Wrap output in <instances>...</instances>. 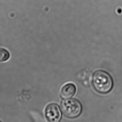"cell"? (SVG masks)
Instances as JSON below:
<instances>
[{"mask_svg": "<svg viewBox=\"0 0 122 122\" xmlns=\"http://www.w3.org/2000/svg\"><path fill=\"white\" fill-rule=\"evenodd\" d=\"M92 84L96 91L102 94L110 92L113 85L111 75L103 70H98L94 73L92 76Z\"/></svg>", "mask_w": 122, "mask_h": 122, "instance_id": "1", "label": "cell"}, {"mask_svg": "<svg viewBox=\"0 0 122 122\" xmlns=\"http://www.w3.org/2000/svg\"><path fill=\"white\" fill-rule=\"evenodd\" d=\"M61 109L65 116L70 118H75L81 115L82 111V105L77 99H68L63 101Z\"/></svg>", "mask_w": 122, "mask_h": 122, "instance_id": "2", "label": "cell"}, {"mask_svg": "<svg viewBox=\"0 0 122 122\" xmlns=\"http://www.w3.org/2000/svg\"><path fill=\"white\" fill-rule=\"evenodd\" d=\"M45 116L49 122H59L62 118V112L59 106L56 103H51L45 109Z\"/></svg>", "mask_w": 122, "mask_h": 122, "instance_id": "3", "label": "cell"}, {"mask_svg": "<svg viewBox=\"0 0 122 122\" xmlns=\"http://www.w3.org/2000/svg\"><path fill=\"white\" fill-rule=\"evenodd\" d=\"M76 86L73 83H68L63 86L61 91V96L63 99L71 98L76 92Z\"/></svg>", "mask_w": 122, "mask_h": 122, "instance_id": "4", "label": "cell"}, {"mask_svg": "<svg viewBox=\"0 0 122 122\" xmlns=\"http://www.w3.org/2000/svg\"><path fill=\"white\" fill-rule=\"evenodd\" d=\"M9 57V53L6 50L0 48V62L7 61Z\"/></svg>", "mask_w": 122, "mask_h": 122, "instance_id": "5", "label": "cell"}, {"mask_svg": "<svg viewBox=\"0 0 122 122\" xmlns=\"http://www.w3.org/2000/svg\"><path fill=\"white\" fill-rule=\"evenodd\" d=\"M0 122H2V121H0Z\"/></svg>", "mask_w": 122, "mask_h": 122, "instance_id": "6", "label": "cell"}]
</instances>
